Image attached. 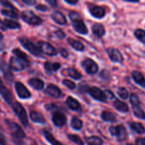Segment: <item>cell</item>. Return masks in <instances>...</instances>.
Masks as SVG:
<instances>
[{
	"label": "cell",
	"mask_w": 145,
	"mask_h": 145,
	"mask_svg": "<svg viewBox=\"0 0 145 145\" xmlns=\"http://www.w3.org/2000/svg\"><path fill=\"white\" fill-rule=\"evenodd\" d=\"M69 16L71 21H72V25L76 32L83 34V35H86L88 33L87 27L77 12L71 11L69 14Z\"/></svg>",
	"instance_id": "1"
},
{
	"label": "cell",
	"mask_w": 145,
	"mask_h": 145,
	"mask_svg": "<svg viewBox=\"0 0 145 145\" xmlns=\"http://www.w3.org/2000/svg\"><path fill=\"white\" fill-rule=\"evenodd\" d=\"M5 123L7 124V127L9 129L11 135H12L13 138L15 140L16 142L18 143L19 141H21L23 138L25 137V133L17 123L11 121L9 120H6Z\"/></svg>",
	"instance_id": "2"
},
{
	"label": "cell",
	"mask_w": 145,
	"mask_h": 145,
	"mask_svg": "<svg viewBox=\"0 0 145 145\" xmlns=\"http://www.w3.org/2000/svg\"><path fill=\"white\" fill-rule=\"evenodd\" d=\"M21 18L28 24L38 25L42 24V19L31 11H24L21 14Z\"/></svg>",
	"instance_id": "3"
},
{
	"label": "cell",
	"mask_w": 145,
	"mask_h": 145,
	"mask_svg": "<svg viewBox=\"0 0 145 145\" xmlns=\"http://www.w3.org/2000/svg\"><path fill=\"white\" fill-rule=\"evenodd\" d=\"M12 108L14 111L15 112L16 115L18 116L20 121L21 122V123H22L24 126L28 125V117H27V114H26V112H25V110L24 109V108L23 107L22 105L20 104L18 102H15V103H13Z\"/></svg>",
	"instance_id": "4"
},
{
	"label": "cell",
	"mask_w": 145,
	"mask_h": 145,
	"mask_svg": "<svg viewBox=\"0 0 145 145\" xmlns=\"http://www.w3.org/2000/svg\"><path fill=\"white\" fill-rule=\"evenodd\" d=\"M30 65V62L25 61L17 57H11L9 61V66L14 71L24 70Z\"/></svg>",
	"instance_id": "5"
},
{
	"label": "cell",
	"mask_w": 145,
	"mask_h": 145,
	"mask_svg": "<svg viewBox=\"0 0 145 145\" xmlns=\"http://www.w3.org/2000/svg\"><path fill=\"white\" fill-rule=\"evenodd\" d=\"M19 42L24 46V48H25L27 50L29 51L33 55H35V56H40V55H41L40 50L39 47H38V45L37 44L35 45L33 42H31L30 40L24 38H19Z\"/></svg>",
	"instance_id": "6"
},
{
	"label": "cell",
	"mask_w": 145,
	"mask_h": 145,
	"mask_svg": "<svg viewBox=\"0 0 145 145\" xmlns=\"http://www.w3.org/2000/svg\"><path fill=\"white\" fill-rule=\"evenodd\" d=\"M40 50L41 54H45L48 56H55L57 55V51L52 45L47 42L40 41L37 43Z\"/></svg>",
	"instance_id": "7"
},
{
	"label": "cell",
	"mask_w": 145,
	"mask_h": 145,
	"mask_svg": "<svg viewBox=\"0 0 145 145\" xmlns=\"http://www.w3.org/2000/svg\"><path fill=\"white\" fill-rule=\"evenodd\" d=\"M110 133L113 136H116L119 141H123L127 137V131L125 127L122 125L116 127L112 126L110 127Z\"/></svg>",
	"instance_id": "8"
},
{
	"label": "cell",
	"mask_w": 145,
	"mask_h": 145,
	"mask_svg": "<svg viewBox=\"0 0 145 145\" xmlns=\"http://www.w3.org/2000/svg\"><path fill=\"white\" fill-rule=\"evenodd\" d=\"M82 67L85 69V71L90 74H94L98 72V69H99L97 64L91 59H89V58L85 59L82 62Z\"/></svg>",
	"instance_id": "9"
},
{
	"label": "cell",
	"mask_w": 145,
	"mask_h": 145,
	"mask_svg": "<svg viewBox=\"0 0 145 145\" xmlns=\"http://www.w3.org/2000/svg\"><path fill=\"white\" fill-rule=\"evenodd\" d=\"M88 92L90 93V95L93 99L99 101L106 102V100H107V98L105 95L104 91H102L99 88L95 87V86L90 87L88 89Z\"/></svg>",
	"instance_id": "10"
},
{
	"label": "cell",
	"mask_w": 145,
	"mask_h": 145,
	"mask_svg": "<svg viewBox=\"0 0 145 145\" xmlns=\"http://www.w3.org/2000/svg\"><path fill=\"white\" fill-rule=\"evenodd\" d=\"M15 89L16 91V93L19 98L23 99H29L31 96V93L28 90L26 87L21 82H18L15 84Z\"/></svg>",
	"instance_id": "11"
},
{
	"label": "cell",
	"mask_w": 145,
	"mask_h": 145,
	"mask_svg": "<svg viewBox=\"0 0 145 145\" xmlns=\"http://www.w3.org/2000/svg\"><path fill=\"white\" fill-rule=\"evenodd\" d=\"M52 122L57 127L64 126L67 123L66 116L61 112H55L52 115Z\"/></svg>",
	"instance_id": "12"
},
{
	"label": "cell",
	"mask_w": 145,
	"mask_h": 145,
	"mask_svg": "<svg viewBox=\"0 0 145 145\" xmlns=\"http://www.w3.org/2000/svg\"><path fill=\"white\" fill-rule=\"evenodd\" d=\"M107 53L109 57L114 62H122L123 61V57L120 51L115 48H108L107 50Z\"/></svg>",
	"instance_id": "13"
},
{
	"label": "cell",
	"mask_w": 145,
	"mask_h": 145,
	"mask_svg": "<svg viewBox=\"0 0 145 145\" xmlns=\"http://www.w3.org/2000/svg\"><path fill=\"white\" fill-rule=\"evenodd\" d=\"M0 94L1 95L3 99L7 101V103H8V104H11V103H12V94H11V92L9 91V90L3 84L1 79H0Z\"/></svg>",
	"instance_id": "14"
},
{
	"label": "cell",
	"mask_w": 145,
	"mask_h": 145,
	"mask_svg": "<svg viewBox=\"0 0 145 145\" xmlns=\"http://www.w3.org/2000/svg\"><path fill=\"white\" fill-rule=\"evenodd\" d=\"M89 10H90L91 14L95 18H103L106 14L104 8L99 6H91Z\"/></svg>",
	"instance_id": "15"
},
{
	"label": "cell",
	"mask_w": 145,
	"mask_h": 145,
	"mask_svg": "<svg viewBox=\"0 0 145 145\" xmlns=\"http://www.w3.org/2000/svg\"><path fill=\"white\" fill-rule=\"evenodd\" d=\"M45 93L53 98H59L62 94L60 89L53 84L48 85L47 89H45Z\"/></svg>",
	"instance_id": "16"
},
{
	"label": "cell",
	"mask_w": 145,
	"mask_h": 145,
	"mask_svg": "<svg viewBox=\"0 0 145 145\" xmlns=\"http://www.w3.org/2000/svg\"><path fill=\"white\" fill-rule=\"evenodd\" d=\"M52 19L59 25H65L67 23V19L65 16L60 11H54L51 15Z\"/></svg>",
	"instance_id": "17"
},
{
	"label": "cell",
	"mask_w": 145,
	"mask_h": 145,
	"mask_svg": "<svg viewBox=\"0 0 145 145\" xmlns=\"http://www.w3.org/2000/svg\"><path fill=\"white\" fill-rule=\"evenodd\" d=\"M28 84L36 90H42L44 87V82L38 78H33L28 82Z\"/></svg>",
	"instance_id": "18"
},
{
	"label": "cell",
	"mask_w": 145,
	"mask_h": 145,
	"mask_svg": "<svg viewBox=\"0 0 145 145\" xmlns=\"http://www.w3.org/2000/svg\"><path fill=\"white\" fill-rule=\"evenodd\" d=\"M92 31H93V34L96 35L99 38H101L104 35L106 31H105V28L102 24H96L92 26Z\"/></svg>",
	"instance_id": "19"
},
{
	"label": "cell",
	"mask_w": 145,
	"mask_h": 145,
	"mask_svg": "<svg viewBox=\"0 0 145 145\" xmlns=\"http://www.w3.org/2000/svg\"><path fill=\"white\" fill-rule=\"evenodd\" d=\"M132 76H133L134 81L137 84L145 88V79L144 76L140 72L134 71V72H133Z\"/></svg>",
	"instance_id": "20"
},
{
	"label": "cell",
	"mask_w": 145,
	"mask_h": 145,
	"mask_svg": "<svg viewBox=\"0 0 145 145\" xmlns=\"http://www.w3.org/2000/svg\"><path fill=\"white\" fill-rule=\"evenodd\" d=\"M66 103L68 107L73 110H79L81 108L80 103L78 102V101L74 99V98L71 97V96H69L67 98L66 101Z\"/></svg>",
	"instance_id": "21"
},
{
	"label": "cell",
	"mask_w": 145,
	"mask_h": 145,
	"mask_svg": "<svg viewBox=\"0 0 145 145\" xmlns=\"http://www.w3.org/2000/svg\"><path fill=\"white\" fill-rule=\"evenodd\" d=\"M113 106L117 109L118 111L123 112V113H126L129 110L128 106L124 102H122L121 101L116 100L113 103Z\"/></svg>",
	"instance_id": "22"
},
{
	"label": "cell",
	"mask_w": 145,
	"mask_h": 145,
	"mask_svg": "<svg viewBox=\"0 0 145 145\" xmlns=\"http://www.w3.org/2000/svg\"><path fill=\"white\" fill-rule=\"evenodd\" d=\"M30 117H31V120L33 122L37 123H45V120L43 116L41 113H38L36 111H32L30 114Z\"/></svg>",
	"instance_id": "23"
},
{
	"label": "cell",
	"mask_w": 145,
	"mask_h": 145,
	"mask_svg": "<svg viewBox=\"0 0 145 145\" xmlns=\"http://www.w3.org/2000/svg\"><path fill=\"white\" fill-rule=\"evenodd\" d=\"M130 126L132 130H133L138 134H144L145 133V128L142 123L132 122L130 123Z\"/></svg>",
	"instance_id": "24"
},
{
	"label": "cell",
	"mask_w": 145,
	"mask_h": 145,
	"mask_svg": "<svg viewBox=\"0 0 145 145\" xmlns=\"http://www.w3.org/2000/svg\"><path fill=\"white\" fill-rule=\"evenodd\" d=\"M43 134L44 135H45V137L46 138V140L52 145H64L62 143H61L60 142H59L57 140H56V139L54 137V136L52 135L50 133L47 131V130H44Z\"/></svg>",
	"instance_id": "25"
},
{
	"label": "cell",
	"mask_w": 145,
	"mask_h": 145,
	"mask_svg": "<svg viewBox=\"0 0 145 145\" xmlns=\"http://www.w3.org/2000/svg\"><path fill=\"white\" fill-rule=\"evenodd\" d=\"M44 67H45V69L48 70V72H55L60 68L61 65L58 62H46Z\"/></svg>",
	"instance_id": "26"
},
{
	"label": "cell",
	"mask_w": 145,
	"mask_h": 145,
	"mask_svg": "<svg viewBox=\"0 0 145 145\" xmlns=\"http://www.w3.org/2000/svg\"><path fill=\"white\" fill-rule=\"evenodd\" d=\"M67 41L68 42H69V45H70L74 49L76 50L82 51L84 49V45L82 43V42H79V41L76 40L74 39H72V38H69Z\"/></svg>",
	"instance_id": "27"
},
{
	"label": "cell",
	"mask_w": 145,
	"mask_h": 145,
	"mask_svg": "<svg viewBox=\"0 0 145 145\" xmlns=\"http://www.w3.org/2000/svg\"><path fill=\"white\" fill-rule=\"evenodd\" d=\"M4 25L5 28H10V29H18L21 28V25L16 21H12L10 19H4Z\"/></svg>",
	"instance_id": "28"
},
{
	"label": "cell",
	"mask_w": 145,
	"mask_h": 145,
	"mask_svg": "<svg viewBox=\"0 0 145 145\" xmlns=\"http://www.w3.org/2000/svg\"><path fill=\"white\" fill-rule=\"evenodd\" d=\"M86 142L89 145H102L103 144V140L99 137L96 136H92V137H86Z\"/></svg>",
	"instance_id": "29"
},
{
	"label": "cell",
	"mask_w": 145,
	"mask_h": 145,
	"mask_svg": "<svg viewBox=\"0 0 145 145\" xmlns=\"http://www.w3.org/2000/svg\"><path fill=\"white\" fill-rule=\"evenodd\" d=\"M101 118L103 120L107 122H116V118L114 114L109 111H103L101 113Z\"/></svg>",
	"instance_id": "30"
},
{
	"label": "cell",
	"mask_w": 145,
	"mask_h": 145,
	"mask_svg": "<svg viewBox=\"0 0 145 145\" xmlns=\"http://www.w3.org/2000/svg\"><path fill=\"white\" fill-rule=\"evenodd\" d=\"M10 69H11V68L8 67V65L3 63V65H2L3 73H4V78H5L7 81H12L13 78H14V76H13L12 73L11 72Z\"/></svg>",
	"instance_id": "31"
},
{
	"label": "cell",
	"mask_w": 145,
	"mask_h": 145,
	"mask_svg": "<svg viewBox=\"0 0 145 145\" xmlns=\"http://www.w3.org/2000/svg\"><path fill=\"white\" fill-rule=\"evenodd\" d=\"M67 74L74 79L79 80L82 78V74L74 68H68L67 69Z\"/></svg>",
	"instance_id": "32"
},
{
	"label": "cell",
	"mask_w": 145,
	"mask_h": 145,
	"mask_svg": "<svg viewBox=\"0 0 145 145\" xmlns=\"http://www.w3.org/2000/svg\"><path fill=\"white\" fill-rule=\"evenodd\" d=\"M82 125H83V123L79 118L76 117V116H74L72 118V121H71V126L74 130H80L82 127Z\"/></svg>",
	"instance_id": "33"
},
{
	"label": "cell",
	"mask_w": 145,
	"mask_h": 145,
	"mask_svg": "<svg viewBox=\"0 0 145 145\" xmlns=\"http://www.w3.org/2000/svg\"><path fill=\"white\" fill-rule=\"evenodd\" d=\"M13 53L17 57L20 58V59H22L25 61H28L30 62L29 59H28V56L25 53V52H22L21 50H20L19 49H14L13 50Z\"/></svg>",
	"instance_id": "34"
},
{
	"label": "cell",
	"mask_w": 145,
	"mask_h": 145,
	"mask_svg": "<svg viewBox=\"0 0 145 145\" xmlns=\"http://www.w3.org/2000/svg\"><path fill=\"white\" fill-rule=\"evenodd\" d=\"M135 35L139 40L143 43H145V31L142 29L136 30L135 32Z\"/></svg>",
	"instance_id": "35"
},
{
	"label": "cell",
	"mask_w": 145,
	"mask_h": 145,
	"mask_svg": "<svg viewBox=\"0 0 145 145\" xmlns=\"http://www.w3.org/2000/svg\"><path fill=\"white\" fill-rule=\"evenodd\" d=\"M68 138H69V140H71V141L73 142L76 143V144L78 145L84 144V142L83 140H82L79 136L76 135H68Z\"/></svg>",
	"instance_id": "36"
},
{
	"label": "cell",
	"mask_w": 145,
	"mask_h": 145,
	"mask_svg": "<svg viewBox=\"0 0 145 145\" xmlns=\"http://www.w3.org/2000/svg\"><path fill=\"white\" fill-rule=\"evenodd\" d=\"M130 101L131 104L134 106V108L139 107L140 105V101L139 99L138 96L135 93H132L130 96Z\"/></svg>",
	"instance_id": "37"
},
{
	"label": "cell",
	"mask_w": 145,
	"mask_h": 145,
	"mask_svg": "<svg viewBox=\"0 0 145 145\" xmlns=\"http://www.w3.org/2000/svg\"><path fill=\"white\" fill-rule=\"evenodd\" d=\"M134 114L136 117L142 120H145V113L140 107L134 108Z\"/></svg>",
	"instance_id": "38"
},
{
	"label": "cell",
	"mask_w": 145,
	"mask_h": 145,
	"mask_svg": "<svg viewBox=\"0 0 145 145\" xmlns=\"http://www.w3.org/2000/svg\"><path fill=\"white\" fill-rule=\"evenodd\" d=\"M1 14L7 16L11 17L13 18H18V14L15 12V11H12V10H1Z\"/></svg>",
	"instance_id": "39"
},
{
	"label": "cell",
	"mask_w": 145,
	"mask_h": 145,
	"mask_svg": "<svg viewBox=\"0 0 145 145\" xmlns=\"http://www.w3.org/2000/svg\"><path fill=\"white\" fill-rule=\"evenodd\" d=\"M118 94L121 99H126L128 97V91L124 87H120L118 90Z\"/></svg>",
	"instance_id": "40"
},
{
	"label": "cell",
	"mask_w": 145,
	"mask_h": 145,
	"mask_svg": "<svg viewBox=\"0 0 145 145\" xmlns=\"http://www.w3.org/2000/svg\"><path fill=\"white\" fill-rule=\"evenodd\" d=\"M62 84H63L65 86L69 88V89H74L75 88H76V84H75V83H74L72 81L69 80V79H65V80H63L62 81Z\"/></svg>",
	"instance_id": "41"
},
{
	"label": "cell",
	"mask_w": 145,
	"mask_h": 145,
	"mask_svg": "<svg viewBox=\"0 0 145 145\" xmlns=\"http://www.w3.org/2000/svg\"><path fill=\"white\" fill-rule=\"evenodd\" d=\"M55 33V35H56L57 38H60V39H62V38H64L65 37V33L62 31V30H58V31H57Z\"/></svg>",
	"instance_id": "42"
},
{
	"label": "cell",
	"mask_w": 145,
	"mask_h": 145,
	"mask_svg": "<svg viewBox=\"0 0 145 145\" xmlns=\"http://www.w3.org/2000/svg\"><path fill=\"white\" fill-rule=\"evenodd\" d=\"M0 4L5 7H8V8H11V9H15L14 6H13L11 3L8 2V1H0Z\"/></svg>",
	"instance_id": "43"
},
{
	"label": "cell",
	"mask_w": 145,
	"mask_h": 145,
	"mask_svg": "<svg viewBox=\"0 0 145 145\" xmlns=\"http://www.w3.org/2000/svg\"><path fill=\"white\" fill-rule=\"evenodd\" d=\"M105 95H106L107 99H112L114 98V94L112 91H110V90H106L104 91Z\"/></svg>",
	"instance_id": "44"
},
{
	"label": "cell",
	"mask_w": 145,
	"mask_h": 145,
	"mask_svg": "<svg viewBox=\"0 0 145 145\" xmlns=\"http://www.w3.org/2000/svg\"><path fill=\"white\" fill-rule=\"evenodd\" d=\"M59 52H60L61 55L65 58L67 57L68 55H69L68 52L67 51V50L65 49V48H60V49H59Z\"/></svg>",
	"instance_id": "45"
},
{
	"label": "cell",
	"mask_w": 145,
	"mask_h": 145,
	"mask_svg": "<svg viewBox=\"0 0 145 145\" xmlns=\"http://www.w3.org/2000/svg\"><path fill=\"white\" fill-rule=\"evenodd\" d=\"M36 8L42 11H45L48 10V8H47L46 6L43 5V4H39V5L36 6Z\"/></svg>",
	"instance_id": "46"
},
{
	"label": "cell",
	"mask_w": 145,
	"mask_h": 145,
	"mask_svg": "<svg viewBox=\"0 0 145 145\" xmlns=\"http://www.w3.org/2000/svg\"><path fill=\"white\" fill-rule=\"evenodd\" d=\"M23 2L26 4H28V5H33V4L36 3V1H33V0H23Z\"/></svg>",
	"instance_id": "47"
},
{
	"label": "cell",
	"mask_w": 145,
	"mask_h": 145,
	"mask_svg": "<svg viewBox=\"0 0 145 145\" xmlns=\"http://www.w3.org/2000/svg\"><path fill=\"white\" fill-rule=\"evenodd\" d=\"M138 145H145V138H140L137 140Z\"/></svg>",
	"instance_id": "48"
},
{
	"label": "cell",
	"mask_w": 145,
	"mask_h": 145,
	"mask_svg": "<svg viewBox=\"0 0 145 145\" xmlns=\"http://www.w3.org/2000/svg\"><path fill=\"white\" fill-rule=\"evenodd\" d=\"M47 2H48V4H50V5L52 6V7H57V1H55V0H50V1H47Z\"/></svg>",
	"instance_id": "49"
},
{
	"label": "cell",
	"mask_w": 145,
	"mask_h": 145,
	"mask_svg": "<svg viewBox=\"0 0 145 145\" xmlns=\"http://www.w3.org/2000/svg\"><path fill=\"white\" fill-rule=\"evenodd\" d=\"M2 40H3V35L0 33V50H2L4 48V45L2 44Z\"/></svg>",
	"instance_id": "50"
},
{
	"label": "cell",
	"mask_w": 145,
	"mask_h": 145,
	"mask_svg": "<svg viewBox=\"0 0 145 145\" xmlns=\"http://www.w3.org/2000/svg\"><path fill=\"white\" fill-rule=\"evenodd\" d=\"M0 29L3 30V31H4V30L6 29L5 26H4V23H3L1 20H0Z\"/></svg>",
	"instance_id": "51"
},
{
	"label": "cell",
	"mask_w": 145,
	"mask_h": 145,
	"mask_svg": "<svg viewBox=\"0 0 145 145\" xmlns=\"http://www.w3.org/2000/svg\"><path fill=\"white\" fill-rule=\"evenodd\" d=\"M67 3H68V4H76V3L78 2V1H69V0H66Z\"/></svg>",
	"instance_id": "52"
},
{
	"label": "cell",
	"mask_w": 145,
	"mask_h": 145,
	"mask_svg": "<svg viewBox=\"0 0 145 145\" xmlns=\"http://www.w3.org/2000/svg\"><path fill=\"white\" fill-rule=\"evenodd\" d=\"M1 136H3V135H2V134H1V133H0V137H1Z\"/></svg>",
	"instance_id": "53"
},
{
	"label": "cell",
	"mask_w": 145,
	"mask_h": 145,
	"mask_svg": "<svg viewBox=\"0 0 145 145\" xmlns=\"http://www.w3.org/2000/svg\"><path fill=\"white\" fill-rule=\"evenodd\" d=\"M127 145H133V144H127Z\"/></svg>",
	"instance_id": "54"
}]
</instances>
